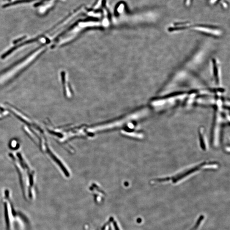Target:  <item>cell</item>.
<instances>
[{
    "mask_svg": "<svg viewBox=\"0 0 230 230\" xmlns=\"http://www.w3.org/2000/svg\"><path fill=\"white\" fill-rule=\"evenodd\" d=\"M200 137L201 146L203 149L206 150L207 148V140L205 138L203 129L201 128L200 130Z\"/></svg>",
    "mask_w": 230,
    "mask_h": 230,
    "instance_id": "3957f363",
    "label": "cell"
},
{
    "mask_svg": "<svg viewBox=\"0 0 230 230\" xmlns=\"http://www.w3.org/2000/svg\"><path fill=\"white\" fill-rule=\"evenodd\" d=\"M210 4L214 5L220 3L224 8L226 9L229 6V3L227 0H208Z\"/></svg>",
    "mask_w": 230,
    "mask_h": 230,
    "instance_id": "7a4b0ae2",
    "label": "cell"
},
{
    "mask_svg": "<svg viewBox=\"0 0 230 230\" xmlns=\"http://www.w3.org/2000/svg\"><path fill=\"white\" fill-rule=\"evenodd\" d=\"M204 217L203 215H201L198 218L195 225L190 230H198L201 227L202 223L204 222Z\"/></svg>",
    "mask_w": 230,
    "mask_h": 230,
    "instance_id": "277c9868",
    "label": "cell"
},
{
    "mask_svg": "<svg viewBox=\"0 0 230 230\" xmlns=\"http://www.w3.org/2000/svg\"><path fill=\"white\" fill-rule=\"evenodd\" d=\"M193 0H184L185 5L187 7H189L191 6Z\"/></svg>",
    "mask_w": 230,
    "mask_h": 230,
    "instance_id": "8992f818",
    "label": "cell"
},
{
    "mask_svg": "<svg viewBox=\"0 0 230 230\" xmlns=\"http://www.w3.org/2000/svg\"><path fill=\"white\" fill-rule=\"evenodd\" d=\"M103 1L104 0H97L96 3L94 5V8L97 9L98 8H99L102 4Z\"/></svg>",
    "mask_w": 230,
    "mask_h": 230,
    "instance_id": "5b68a950",
    "label": "cell"
},
{
    "mask_svg": "<svg viewBox=\"0 0 230 230\" xmlns=\"http://www.w3.org/2000/svg\"><path fill=\"white\" fill-rule=\"evenodd\" d=\"M208 165L202 164V165H199V166L197 167H194L190 169L189 170H186L185 171H184L183 173L181 174H178L174 176V177H171L165 178L164 179H159L157 180L156 181L157 182H171L173 183L176 184L179 183V182L182 181L183 180L185 179L186 178L189 177L190 175H191L192 174H195L196 172L198 171H200L203 168H206L205 167V166H208Z\"/></svg>",
    "mask_w": 230,
    "mask_h": 230,
    "instance_id": "6da1fadb",
    "label": "cell"
}]
</instances>
